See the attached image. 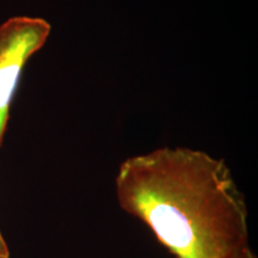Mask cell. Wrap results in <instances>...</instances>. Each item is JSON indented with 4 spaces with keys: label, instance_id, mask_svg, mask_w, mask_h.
I'll return each mask as SVG.
<instances>
[{
    "label": "cell",
    "instance_id": "obj_3",
    "mask_svg": "<svg viewBox=\"0 0 258 258\" xmlns=\"http://www.w3.org/2000/svg\"><path fill=\"white\" fill-rule=\"evenodd\" d=\"M230 258H257L256 254L252 250L250 249V246H246L244 247L243 250H240L239 252L234 253L233 256H231Z\"/></svg>",
    "mask_w": 258,
    "mask_h": 258
},
{
    "label": "cell",
    "instance_id": "obj_1",
    "mask_svg": "<svg viewBox=\"0 0 258 258\" xmlns=\"http://www.w3.org/2000/svg\"><path fill=\"white\" fill-rule=\"evenodd\" d=\"M120 207L176 258H230L249 246L244 194L225 160L188 147L129 157L115 178Z\"/></svg>",
    "mask_w": 258,
    "mask_h": 258
},
{
    "label": "cell",
    "instance_id": "obj_2",
    "mask_svg": "<svg viewBox=\"0 0 258 258\" xmlns=\"http://www.w3.org/2000/svg\"><path fill=\"white\" fill-rule=\"evenodd\" d=\"M50 30L46 19L27 16L12 17L0 25V147L25 64L44 46Z\"/></svg>",
    "mask_w": 258,
    "mask_h": 258
},
{
    "label": "cell",
    "instance_id": "obj_4",
    "mask_svg": "<svg viewBox=\"0 0 258 258\" xmlns=\"http://www.w3.org/2000/svg\"><path fill=\"white\" fill-rule=\"evenodd\" d=\"M0 258H10V250L4 235L0 233Z\"/></svg>",
    "mask_w": 258,
    "mask_h": 258
}]
</instances>
